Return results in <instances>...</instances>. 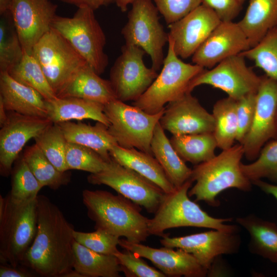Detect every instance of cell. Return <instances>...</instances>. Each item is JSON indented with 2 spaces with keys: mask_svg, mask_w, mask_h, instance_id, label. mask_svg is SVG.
<instances>
[{
  "mask_svg": "<svg viewBox=\"0 0 277 277\" xmlns=\"http://www.w3.org/2000/svg\"><path fill=\"white\" fill-rule=\"evenodd\" d=\"M168 44L161 71L148 89L132 103L149 114L160 112L166 104L188 92L191 80L205 69L198 65L183 62L175 53L169 37Z\"/></svg>",
  "mask_w": 277,
  "mask_h": 277,
  "instance_id": "6",
  "label": "cell"
},
{
  "mask_svg": "<svg viewBox=\"0 0 277 277\" xmlns=\"http://www.w3.org/2000/svg\"><path fill=\"white\" fill-rule=\"evenodd\" d=\"M73 236L76 242L97 253L115 255L119 251L117 246L120 238L105 231L84 232L74 230Z\"/></svg>",
  "mask_w": 277,
  "mask_h": 277,
  "instance_id": "41",
  "label": "cell"
},
{
  "mask_svg": "<svg viewBox=\"0 0 277 277\" xmlns=\"http://www.w3.org/2000/svg\"><path fill=\"white\" fill-rule=\"evenodd\" d=\"M63 2L73 5L78 8H88L93 11L102 6H106L115 2V0H60Z\"/></svg>",
  "mask_w": 277,
  "mask_h": 277,
  "instance_id": "46",
  "label": "cell"
},
{
  "mask_svg": "<svg viewBox=\"0 0 277 277\" xmlns=\"http://www.w3.org/2000/svg\"><path fill=\"white\" fill-rule=\"evenodd\" d=\"M212 114L215 122L213 134L217 148L222 150L230 148L234 145L237 134L236 100L229 96L218 100Z\"/></svg>",
  "mask_w": 277,
  "mask_h": 277,
  "instance_id": "32",
  "label": "cell"
},
{
  "mask_svg": "<svg viewBox=\"0 0 277 277\" xmlns=\"http://www.w3.org/2000/svg\"><path fill=\"white\" fill-rule=\"evenodd\" d=\"M56 9L50 0H13L10 13L24 52L32 53L50 30Z\"/></svg>",
  "mask_w": 277,
  "mask_h": 277,
  "instance_id": "16",
  "label": "cell"
},
{
  "mask_svg": "<svg viewBox=\"0 0 277 277\" xmlns=\"http://www.w3.org/2000/svg\"><path fill=\"white\" fill-rule=\"evenodd\" d=\"M37 198L26 202L0 196V261L22 265L37 231Z\"/></svg>",
  "mask_w": 277,
  "mask_h": 277,
  "instance_id": "5",
  "label": "cell"
},
{
  "mask_svg": "<svg viewBox=\"0 0 277 277\" xmlns=\"http://www.w3.org/2000/svg\"><path fill=\"white\" fill-rule=\"evenodd\" d=\"M221 22L211 9L201 4L169 25L168 37L176 54L183 59L192 56Z\"/></svg>",
  "mask_w": 277,
  "mask_h": 277,
  "instance_id": "18",
  "label": "cell"
},
{
  "mask_svg": "<svg viewBox=\"0 0 277 277\" xmlns=\"http://www.w3.org/2000/svg\"><path fill=\"white\" fill-rule=\"evenodd\" d=\"M83 203L94 229L133 243L145 241L149 236V219L141 214L140 206L118 194L107 191L85 189Z\"/></svg>",
  "mask_w": 277,
  "mask_h": 277,
  "instance_id": "2",
  "label": "cell"
},
{
  "mask_svg": "<svg viewBox=\"0 0 277 277\" xmlns=\"http://www.w3.org/2000/svg\"><path fill=\"white\" fill-rule=\"evenodd\" d=\"M154 3L168 25L180 20L201 5V0H154Z\"/></svg>",
  "mask_w": 277,
  "mask_h": 277,
  "instance_id": "43",
  "label": "cell"
},
{
  "mask_svg": "<svg viewBox=\"0 0 277 277\" xmlns=\"http://www.w3.org/2000/svg\"><path fill=\"white\" fill-rule=\"evenodd\" d=\"M13 0H0V14L1 16L10 13Z\"/></svg>",
  "mask_w": 277,
  "mask_h": 277,
  "instance_id": "49",
  "label": "cell"
},
{
  "mask_svg": "<svg viewBox=\"0 0 277 277\" xmlns=\"http://www.w3.org/2000/svg\"><path fill=\"white\" fill-rule=\"evenodd\" d=\"M170 141L184 161L195 165L214 157L217 147L215 137L211 132L172 135Z\"/></svg>",
  "mask_w": 277,
  "mask_h": 277,
  "instance_id": "31",
  "label": "cell"
},
{
  "mask_svg": "<svg viewBox=\"0 0 277 277\" xmlns=\"http://www.w3.org/2000/svg\"><path fill=\"white\" fill-rule=\"evenodd\" d=\"M151 148L153 155L175 188L181 186L190 179L192 169L176 152L160 122L154 130Z\"/></svg>",
  "mask_w": 277,
  "mask_h": 277,
  "instance_id": "27",
  "label": "cell"
},
{
  "mask_svg": "<svg viewBox=\"0 0 277 277\" xmlns=\"http://www.w3.org/2000/svg\"><path fill=\"white\" fill-rule=\"evenodd\" d=\"M34 140L35 144L58 170H69L66 160L68 142L57 124H53Z\"/></svg>",
  "mask_w": 277,
  "mask_h": 277,
  "instance_id": "37",
  "label": "cell"
},
{
  "mask_svg": "<svg viewBox=\"0 0 277 277\" xmlns=\"http://www.w3.org/2000/svg\"><path fill=\"white\" fill-rule=\"evenodd\" d=\"M145 52L135 45L125 44L112 66L110 82L116 99L125 102L137 100L157 77V71L144 62Z\"/></svg>",
  "mask_w": 277,
  "mask_h": 277,
  "instance_id": "13",
  "label": "cell"
},
{
  "mask_svg": "<svg viewBox=\"0 0 277 277\" xmlns=\"http://www.w3.org/2000/svg\"><path fill=\"white\" fill-rule=\"evenodd\" d=\"M66 140L90 148L107 161L111 160L110 151L117 142L108 130V127L97 122L94 125L66 121L57 123Z\"/></svg>",
  "mask_w": 277,
  "mask_h": 277,
  "instance_id": "26",
  "label": "cell"
},
{
  "mask_svg": "<svg viewBox=\"0 0 277 277\" xmlns=\"http://www.w3.org/2000/svg\"><path fill=\"white\" fill-rule=\"evenodd\" d=\"M240 54L253 61L266 76L277 82V26L258 44Z\"/></svg>",
  "mask_w": 277,
  "mask_h": 277,
  "instance_id": "35",
  "label": "cell"
},
{
  "mask_svg": "<svg viewBox=\"0 0 277 277\" xmlns=\"http://www.w3.org/2000/svg\"><path fill=\"white\" fill-rule=\"evenodd\" d=\"M236 222L249 233V250L269 261L277 262V226L254 214L236 218Z\"/></svg>",
  "mask_w": 277,
  "mask_h": 277,
  "instance_id": "29",
  "label": "cell"
},
{
  "mask_svg": "<svg viewBox=\"0 0 277 277\" xmlns=\"http://www.w3.org/2000/svg\"><path fill=\"white\" fill-rule=\"evenodd\" d=\"M66 160L69 170H79L90 173L104 170L111 161H106L90 148L69 142L67 145Z\"/></svg>",
  "mask_w": 277,
  "mask_h": 277,
  "instance_id": "40",
  "label": "cell"
},
{
  "mask_svg": "<svg viewBox=\"0 0 277 277\" xmlns=\"http://www.w3.org/2000/svg\"><path fill=\"white\" fill-rule=\"evenodd\" d=\"M238 24L250 47L254 46L277 26V0H249L245 15Z\"/></svg>",
  "mask_w": 277,
  "mask_h": 277,
  "instance_id": "28",
  "label": "cell"
},
{
  "mask_svg": "<svg viewBox=\"0 0 277 277\" xmlns=\"http://www.w3.org/2000/svg\"><path fill=\"white\" fill-rule=\"evenodd\" d=\"M53 123L47 117L33 116L15 112L8 114L0 130V172L8 176L23 148Z\"/></svg>",
  "mask_w": 277,
  "mask_h": 277,
  "instance_id": "17",
  "label": "cell"
},
{
  "mask_svg": "<svg viewBox=\"0 0 277 277\" xmlns=\"http://www.w3.org/2000/svg\"><path fill=\"white\" fill-rule=\"evenodd\" d=\"M47 118L53 124L91 119L109 127L110 123L104 112V105L94 101L74 97H56L46 101Z\"/></svg>",
  "mask_w": 277,
  "mask_h": 277,
  "instance_id": "23",
  "label": "cell"
},
{
  "mask_svg": "<svg viewBox=\"0 0 277 277\" xmlns=\"http://www.w3.org/2000/svg\"><path fill=\"white\" fill-rule=\"evenodd\" d=\"M10 199L16 203H23L37 198L43 187L29 168L24 159L18 161L12 172Z\"/></svg>",
  "mask_w": 277,
  "mask_h": 277,
  "instance_id": "38",
  "label": "cell"
},
{
  "mask_svg": "<svg viewBox=\"0 0 277 277\" xmlns=\"http://www.w3.org/2000/svg\"><path fill=\"white\" fill-rule=\"evenodd\" d=\"M241 169L251 183L264 178L277 183V140L268 141L254 161L242 163Z\"/></svg>",
  "mask_w": 277,
  "mask_h": 277,
  "instance_id": "39",
  "label": "cell"
},
{
  "mask_svg": "<svg viewBox=\"0 0 277 277\" xmlns=\"http://www.w3.org/2000/svg\"><path fill=\"white\" fill-rule=\"evenodd\" d=\"M252 183L259 187L265 193L272 195L277 200V185L263 182L261 180L254 181Z\"/></svg>",
  "mask_w": 277,
  "mask_h": 277,
  "instance_id": "48",
  "label": "cell"
},
{
  "mask_svg": "<svg viewBox=\"0 0 277 277\" xmlns=\"http://www.w3.org/2000/svg\"><path fill=\"white\" fill-rule=\"evenodd\" d=\"M34 273L18 266L1 265L0 267V277H32L35 276Z\"/></svg>",
  "mask_w": 277,
  "mask_h": 277,
  "instance_id": "47",
  "label": "cell"
},
{
  "mask_svg": "<svg viewBox=\"0 0 277 277\" xmlns=\"http://www.w3.org/2000/svg\"><path fill=\"white\" fill-rule=\"evenodd\" d=\"M239 2L243 5L246 0H238Z\"/></svg>",
  "mask_w": 277,
  "mask_h": 277,
  "instance_id": "52",
  "label": "cell"
},
{
  "mask_svg": "<svg viewBox=\"0 0 277 277\" xmlns=\"http://www.w3.org/2000/svg\"><path fill=\"white\" fill-rule=\"evenodd\" d=\"M0 98L7 111L22 114L47 117L46 101L35 89L0 72Z\"/></svg>",
  "mask_w": 277,
  "mask_h": 277,
  "instance_id": "22",
  "label": "cell"
},
{
  "mask_svg": "<svg viewBox=\"0 0 277 277\" xmlns=\"http://www.w3.org/2000/svg\"><path fill=\"white\" fill-rule=\"evenodd\" d=\"M192 181L188 180L171 192L166 193L154 215L148 221L150 235L164 236L166 230L181 227H196L223 231L237 232L236 225L225 224L231 218H215L209 215L191 201L188 191Z\"/></svg>",
  "mask_w": 277,
  "mask_h": 277,
  "instance_id": "4",
  "label": "cell"
},
{
  "mask_svg": "<svg viewBox=\"0 0 277 277\" xmlns=\"http://www.w3.org/2000/svg\"><path fill=\"white\" fill-rule=\"evenodd\" d=\"M118 245L141 258L149 260L167 276L203 277L208 271L190 253L177 248H154L126 239H120Z\"/></svg>",
  "mask_w": 277,
  "mask_h": 277,
  "instance_id": "21",
  "label": "cell"
},
{
  "mask_svg": "<svg viewBox=\"0 0 277 277\" xmlns=\"http://www.w3.org/2000/svg\"><path fill=\"white\" fill-rule=\"evenodd\" d=\"M8 73L17 82L36 90L46 101L57 97L32 53L24 52L21 61Z\"/></svg>",
  "mask_w": 277,
  "mask_h": 277,
  "instance_id": "34",
  "label": "cell"
},
{
  "mask_svg": "<svg viewBox=\"0 0 277 277\" xmlns=\"http://www.w3.org/2000/svg\"><path fill=\"white\" fill-rule=\"evenodd\" d=\"M118 251L115 256L121 266V271L127 277H165L161 271L151 267L141 257L125 250Z\"/></svg>",
  "mask_w": 277,
  "mask_h": 277,
  "instance_id": "42",
  "label": "cell"
},
{
  "mask_svg": "<svg viewBox=\"0 0 277 277\" xmlns=\"http://www.w3.org/2000/svg\"><path fill=\"white\" fill-rule=\"evenodd\" d=\"M122 30L125 44L137 46L150 57L151 67L157 71L163 66L164 47L168 42L167 33L152 0H134Z\"/></svg>",
  "mask_w": 277,
  "mask_h": 277,
  "instance_id": "9",
  "label": "cell"
},
{
  "mask_svg": "<svg viewBox=\"0 0 277 277\" xmlns=\"http://www.w3.org/2000/svg\"><path fill=\"white\" fill-rule=\"evenodd\" d=\"M256 93L249 94L236 101L238 130L236 141L241 145L253 123L256 106Z\"/></svg>",
  "mask_w": 277,
  "mask_h": 277,
  "instance_id": "44",
  "label": "cell"
},
{
  "mask_svg": "<svg viewBox=\"0 0 277 277\" xmlns=\"http://www.w3.org/2000/svg\"><path fill=\"white\" fill-rule=\"evenodd\" d=\"M160 241L164 247L180 248L191 254L208 273L218 256L236 253L240 245L236 232L216 229L180 237L164 235Z\"/></svg>",
  "mask_w": 277,
  "mask_h": 277,
  "instance_id": "15",
  "label": "cell"
},
{
  "mask_svg": "<svg viewBox=\"0 0 277 277\" xmlns=\"http://www.w3.org/2000/svg\"><path fill=\"white\" fill-rule=\"evenodd\" d=\"M93 10L78 8L72 17L56 15L51 27L62 35L99 75L108 64L105 34Z\"/></svg>",
  "mask_w": 277,
  "mask_h": 277,
  "instance_id": "7",
  "label": "cell"
},
{
  "mask_svg": "<svg viewBox=\"0 0 277 277\" xmlns=\"http://www.w3.org/2000/svg\"><path fill=\"white\" fill-rule=\"evenodd\" d=\"M22 156L43 187L47 186L51 189L57 190L70 182V173L68 171L58 170L36 144L27 147Z\"/></svg>",
  "mask_w": 277,
  "mask_h": 277,
  "instance_id": "33",
  "label": "cell"
},
{
  "mask_svg": "<svg viewBox=\"0 0 277 277\" xmlns=\"http://www.w3.org/2000/svg\"><path fill=\"white\" fill-rule=\"evenodd\" d=\"M0 23V72L10 71L22 59L24 51L10 13Z\"/></svg>",
  "mask_w": 277,
  "mask_h": 277,
  "instance_id": "36",
  "label": "cell"
},
{
  "mask_svg": "<svg viewBox=\"0 0 277 277\" xmlns=\"http://www.w3.org/2000/svg\"><path fill=\"white\" fill-rule=\"evenodd\" d=\"M37 228L22 265L45 277H67L73 270V225L44 195L37 196Z\"/></svg>",
  "mask_w": 277,
  "mask_h": 277,
  "instance_id": "1",
  "label": "cell"
},
{
  "mask_svg": "<svg viewBox=\"0 0 277 277\" xmlns=\"http://www.w3.org/2000/svg\"><path fill=\"white\" fill-rule=\"evenodd\" d=\"M134 0H115V3L117 6L120 8L122 12H125L127 10L128 6Z\"/></svg>",
  "mask_w": 277,
  "mask_h": 277,
  "instance_id": "51",
  "label": "cell"
},
{
  "mask_svg": "<svg viewBox=\"0 0 277 277\" xmlns=\"http://www.w3.org/2000/svg\"><path fill=\"white\" fill-rule=\"evenodd\" d=\"M277 138V82L264 75L256 93V106L251 127L242 144L244 155L255 160L271 138Z\"/></svg>",
  "mask_w": 277,
  "mask_h": 277,
  "instance_id": "14",
  "label": "cell"
},
{
  "mask_svg": "<svg viewBox=\"0 0 277 277\" xmlns=\"http://www.w3.org/2000/svg\"><path fill=\"white\" fill-rule=\"evenodd\" d=\"M32 53L39 62L56 96L81 69L89 65L68 42L52 27L34 46Z\"/></svg>",
  "mask_w": 277,
  "mask_h": 277,
  "instance_id": "10",
  "label": "cell"
},
{
  "mask_svg": "<svg viewBox=\"0 0 277 277\" xmlns=\"http://www.w3.org/2000/svg\"><path fill=\"white\" fill-rule=\"evenodd\" d=\"M261 78L239 54L222 61L209 70L205 69L191 80L188 92L199 86L208 85L223 90L228 96L237 101L249 94L256 93Z\"/></svg>",
  "mask_w": 277,
  "mask_h": 277,
  "instance_id": "12",
  "label": "cell"
},
{
  "mask_svg": "<svg viewBox=\"0 0 277 277\" xmlns=\"http://www.w3.org/2000/svg\"><path fill=\"white\" fill-rule=\"evenodd\" d=\"M87 181L94 185H105L111 187L150 213L155 212L166 194L154 183L112 158L107 168L98 173H90Z\"/></svg>",
  "mask_w": 277,
  "mask_h": 277,
  "instance_id": "11",
  "label": "cell"
},
{
  "mask_svg": "<svg viewBox=\"0 0 277 277\" xmlns=\"http://www.w3.org/2000/svg\"><path fill=\"white\" fill-rule=\"evenodd\" d=\"M160 123L172 135L213 133L214 119L197 98L187 92L165 107Z\"/></svg>",
  "mask_w": 277,
  "mask_h": 277,
  "instance_id": "20",
  "label": "cell"
},
{
  "mask_svg": "<svg viewBox=\"0 0 277 277\" xmlns=\"http://www.w3.org/2000/svg\"><path fill=\"white\" fill-rule=\"evenodd\" d=\"M243 155V147L238 143L211 159L195 165L190 178L195 184L188 191L189 196L214 206L218 205L216 196L225 190L234 188L249 191L252 183L241 169Z\"/></svg>",
  "mask_w": 277,
  "mask_h": 277,
  "instance_id": "3",
  "label": "cell"
},
{
  "mask_svg": "<svg viewBox=\"0 0 277 277\" xmlns=\"http://www.w3.org/2000/svg\"><path fill=\"white\" fill-rule=\"evenodd\" d=\"M110 155L121 165L133 170L154 183L166 193L175 189L153 155L134 148H123L117 144L111 148Z\"/></svg>",
  "mask_w": 277,
  "mask_h": 277,
  "instance_id": "24",
  "label": "cell"
},
{
  "mask_svg": "<svg viewBox=\"0 0 277 277\" xmlns=\"http://www.w3.org/2000/svg\"><path fill=\"white\" fill-rule=\"evenodd\" d=\"M201 4L211 9L223 22L233 21L242 4L238 0H201Z\"/></svg>",
  "mask_w": 277,
  "mask_h": 277,
  "instance_id": "45",
  "label": "cell"
},
{
  "mask_svg": "<svg viewBox=\"0 0 277 277\" xmlns=\"http://www.w3.org/2000/svg\"><path fill=\"white\" fill-rule=\"evenodd\" d=\"M73 270L81 277H118L121 271L115 255L95 252L75 241L73 244Z\"/></svg>",
  "mask_w": 277,
  "mask_h": 277,
  "instance_id": "30",
  "label": "cell"
},
{
  "mask_svg": "<svg viewBox=\"0 0 277 277\" xmlns=\"http://www.w3.org/2000/svg\"><path fill=\"white\" fill-rule=\"evenodd\" d=\"M7 110L5 107L3 101L0 98V126L1 127L6 123L8 114L7 113Z\"/></svg>",
  "mask_w": 277,
  "mask_h": 277,
  "instance_id": "50",
  "label": "cell"
},
{
  "mask_svg": "<svg viewBox=\"0 0 277 277\" xmlns=\"http://www.w3.org/2000/svg\"><path fill=\"white\" fill-rule=\"evenodd\" d=\"M250 48L248 39L233 21H221L192 56V62L211 69L222 61Z\"/></svg>",
  "mask_w": 277,
  "mask_h": 277,
  "instance_id": "19",
  "label": "cell"
},
{
  "mask_svg": "<svg viewBox=\"0 0 277 277\" xmlns=\"http://www.w3.org/2000/svg\"><path fill=\"white\" fill-rule=\"evenodd\" d=\"M164 110L149 114L117 99L104 105V112L110 123L108 130L117 145L125 148H134L151 155L154 130Z\"/></svg>",
  "mask_w": 277,
  "mask_h": 277,
  "instance_id": "8",
  "label": "cell"
},
{
  "mask_svg": "<svg viewBox=\"0 0 277 277\" xmlns=\"http://www.w3.org/2000/svg\"><path fill=\"white\" fill-rule=\"evenodd\" d=\"M99 75L89 65L84 67L70 80L57 97H77L104 105L116 100L110 81Z\"/></svg>",
  "mask_w": 277,
  "mask_h": 277,
  "instance_id": "25",
  "label": "cell"
}]
</instances>
